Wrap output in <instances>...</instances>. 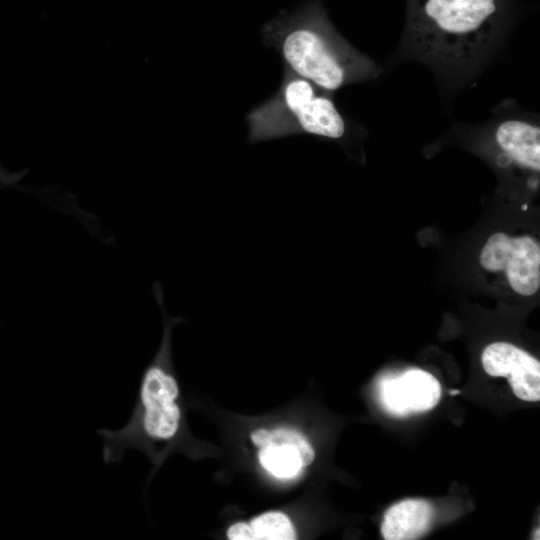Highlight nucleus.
Masks as SVG:
<instances>
[{
  "mask_svg": "<svg viewBox=\"0 0 540 540\" xmlns=\"http://www.w3.org/2000/svg\"><path fill=\"white\" fill-rule=\"evenodd\" d=\"M383 408L397 417L433 409L441 398V385L429 372L410 369L398 375H385L378 382Z\"/></svg>",
  "mask_w": 540,
  "mask_h": 540,
  "instance_id": "obj_6",
  "label": "nucleus"
},
{
  "mask_svg": "<svg viewBox=\"0 0 540 540\" xmlns=\"http://www.w3.org/2000/svg\"><path fill=\"white\" fill-rule=\"evenodd\" d=\"M539 538H540V537H539V528H538V529H537V532H535V537H534V539H537V540H538Z\"/></svg>",
  "mask_w": 540,
  "mask_h": 540,
  "instance_id": "obj_14",
  "label": "nucleus"
},
{
  "mask_svg": "<svg viewBox=\"0 0 540 540\" xmlns=\"http://www.w3.org/2000/svg\"><path fill=\"white\" fill-rule=\"evenodd\" d=\"M492 377H507L514 394L524 401L540 399V362L524 350L506 342L488 345L481 357Z\"/></svg>",
  "mask_w": 540,
  "mask_h": 540,
  "instance_id": "obj_7",
  "label": "nucleus"
},
{
  "mask_svg": "<svg viewBox=\"0 0 540 540\" xmlns=\"http://www.w3.org/2000/svg\"><path fill=\"white\" fill-rule=\"evenodd\" d=\"M480 264L488 271L505 270L512 289L523 296L535 294L540 286V246L530 236L492 234L480 253Z\"/></svg>",
  "mask_w": 540,
  "mask_h": 540,
  "instance_id": "obj_5",
  "label": "nucleus"
},
{
  "mask_svg": "<svg viewBox=\"0 0 540 540\" xmlns=\"http://www.w3.org/2000/svg\"><path fill=\"white\" fill-rule=\"evenodd\" d=\"M153 295L164 315V335L153 362L145 369L137 402L127 423L116 430L100 429L104 463H120L127 449H143L151 443L174 440L182 424V409L177 400L179 385L168 367L170 332L180 319H170L164 311V292L159 282Z\"/></svg>",
  "mask_w": 540,
  "mask_h": 540,
  "instance_id": "obj_3",
  "label": "nucleus"
},
{
  "mask_svg": "<svg viewBox=\"0 0 540 540\" xmlns=\"http://www.w3.org/2000/svg\"><path fill=\"white\" fill-rule=\"evenodd\" d=\"M258 458L265 470L281 479L295 477L303 467L299 450L286 443H269L260 447Z\"/></svg>",
  "mask_w": 540,
  "mask_h": 540,
  "instance_id": "obj_9",
  "label": "nucleus"
},
{
  "mask_svg": "<svg viewBox=\"0 0 540 540\" xmlns=\"http://www.w3.org/2000/svg\"><path fill=\"white\" fill-rule=\"evenodd\" d=\"M251 440L258 447H263L269 443L293 445L300 452L303 466L311 464L315 458L314 449L307 438L291 428H277L272 431L257 429L251 434Z\"/></svg>",
  "mask_w": 540,
  "mask_h": 540,
  "instance_id": "obj_10",
  "label": "nucleus"
},
{
  "mask_svg": "<svg viewBox=\"0 0 540 540\" xmlns=\"http://www.w3.org/2000/svg\"><path fill=\"white\" fill-rule=\"evenodd\" d=\"M227 536L230 540H255L250 524L245 522H237L231 525L227 530Z\"/></svg>",
  "mask_w": 540,
  "mask_h": 540,
  "instance_id": "obj_12",
  "label": "nucleus"
},
{
  "mask_svg": "<svg viewBox=\"0 0 540 540\" xmlns=\"http://www.w3.org/2000/svg\"><path fill=\"white\" fill-rule=\"evenodd\" d=\"M261 32L264 43L275 49L286 70L331 93L376 80L384 71L336 30L322 0L281 12L267 21Z\"/></svg>",
  "mask_w": 540,
  "mask_h": 540,
  "instance_id": "obj_2",
  "label": "nucleus"
},
{
  "mask_svg": "<svg viewBox=\"0 0 540 540\" xmlns=\"http://www.w3.org/2000/svg\"><path fill=\"white\" fill-rule=\"evenodd\" d=\"M251 143L308 134L345 142L361 127L338 109L334 93L284 69L279 90L247 117Z\"/></svg>",
  "mask_w": 540,
  "mask_h": 540,
  "instance_id": "obj_4",
  "label": "nucleus"
},
{
  "mask_svg": "<svg viewBox=\"0 0 540 540\" xmlns=\"http://www.w3.org/2000/svg\"><path fill=\"white\" fill-rule=\"evenodd\" d=\"M434 509L424 499H406L384 514L381 533L385 540H413L425 534L433 521Z\"/></svg>",
  "mask_w": 540,
  "mask_h": 540,
  "instance_id": "obj_8",
  "label": "nucleus"
},
{
  "mask_svg": "<svg viewBox=\"0 0 540 540\" xmlns=\"http://www.w3.org/2000/svg\"><path fill=\"white\" fill-rule=\"evenodd\" d=\"M255 540H293L294 527L284 513L272 511L263 513L250 522Z\"/></svg>",
  "mask_w": 540,
  "mask_h": 540,
  "instance_id": "obj_11",
  "label": "nucleus"
},
{
  "mask_svg": "<svg viewBox=\"0 0 540 540\" xmlns=\"http://www.w3.org/2000/svg\"><path fill=\"white\" fill-rule=\"evenodd\" d=\"M514 24L511 0H407L402 37L386 67L427 66L449 102L496 60Z\"/></svg>",
  "mask_w": 540,
  "mask_h": 540,
  "instance_id": "obj_1",
  "label": "nucleus"
},
{
  "mask_svg": "<svg viewBox=\"0 0 540 540\" xmlns=\"http://www.w3.org/2000/svg\"><path fill=\"white\" fill-rule=\"evenodd\" d=\"M459 393H460L459 390H451V391H450V395H457V394H459Z\"/></svg>",
  "mask_w": 540,
  "mask_h": 540,
  "instance_id": "obj_13",
  "label": "nucleus"
}]
</instances>
